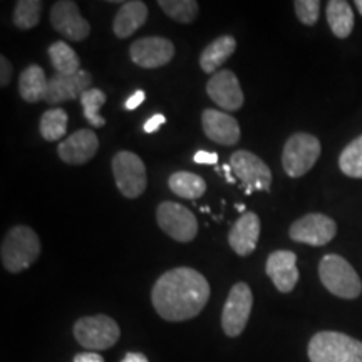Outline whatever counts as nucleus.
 Instances as JSON below:
<instances>
[{"mask_svg":"<svg viewBox=\"0 0 362 362\" xmlns=\"http://www.w3.org/2000/svg\"><path fill=\"white\" fill-rule=\"evenodd\" d=\"M106 94L103 93L101 89L90 88L89 90L81 96V104H83V111H84V117L86 121L93 126V128H103L106 124V119L99 115L101 107L106 103Z\"/></svg>","mask_w":362,"mask_h":362,"instance_id":"nucleus-27","label":"nucleus"},{"mask_svg":"<svg viewBox=\"0 0 362 362\" xmlns=\"http://www.w3.org/2000/svg\"><path fill=\"white\" fill-rule=\"evenodd\" d=\"M72 362H104L103 356L98 354V352H81V354H76L74 361Z\"/></svg>","mask_w":362,"mask_h":362,"instance_id":"nucleus-36","label":"nucleus"},{"mask_svg":"<svg viewBox=\"0 0 362 362\" xmlns=\"http://www.w3.org/2000/svg\"><path fill=\"white\" fill-rule=\"evenodd\" d=\"M90 84H93V76L83 69L72 76L54 74L47 83L44 101L54 106V104L72 101V99H81L86 90L90 89Z\"/></svg>","mask_w":362,"mask_h":362,"instance_id":"nucleus-15","label":"nucleus"},{"mask_svg":"<svg viewBox=\"0 0 362 362\" xmlns=\"http://www.w3.org/2000/svg\"><path fill=\"white\" fill-rule=\"evenodd\" d=\"M144 98H146V94H144V90H141V89L136 90L133 96H129L128 99H126L124 107H126V110L133 111V110H136V107L141 106V103L144 101Z\"/></svg>","mask_w":362,"mask_h":362,"instance_id":"nucleus-35","label":"nucleus"},{"mask_svg":"<svg viewBox=\"0 0 362 362\" xmlns=\"http://www.w3.org/2000/svg\"><path fill=\"white\" fill-rule=\"evenodd\" d=\"M160 228L176 242L188 243L197 237L198 221L188 208L175 202H163L156 210Z\"/></svg>","mask_w":362,"mask_h":362,"instance_id":"nucleus-9","label":"nucleus"},{"mask_svg":"<svg viewBox=\"0 0 362 362\" xmlns=\"http://www.w3.org/2000/svg\"><path fill=\"white\" fill-rule=\"evenodd\" d=\"M49 79L40 66L30 64L21 72L19 78V93L21 98L27 103H39L45 99Z\"/></svg>","mask_w":362,"mask_h":362,"instance_id":"nucleus-22","label":"nucleus"},{"mask_svg":"<svg viewBox=\"0 0 362 362\" xmlns=\"http://www.w3.org/2000/svg\"><path fill=\"white\" fill-rule=\"evenodd\" d=\"M47 52L49 57H51V64L54 69H56L57 74L72 76L78 74L81 71L79 56L69 44L59 40V42H54L51 47H49Z\"/></svg>","mask_w":362,"mask_h":362,"instance_id":"nucleus-25","label":"nucleus"},{"mask_svg":"<svg viewBox=\"0 0 362 362\" xmlns=\"http://www.w3.org/2000/svg\"><path fill=\"white\" fill-rule=\"evenodd\" d=\"M221 168H223V171H225L226 181H228V183H235V180H233V176H232V166L223 165V166H221Z\"/></svg>","mask_w":362,"mask_h":362,"instance_id":"nucleus-38","label":"nucleus"},{"mask_svg":"<svg viewBox=\"0 0 362 362\" xmlns=\"http://www.w3.org/2000/svg\"><path fill=\"white\" fill-rule=\"evenodd\" d=\"M237 49V40L232 35H221L216 37L214 42H210L203 49L200 56V66L203 72L206 74H216V71L220 69L223 62L228 61V57L232 56Z\"/></svg>","mask_w":362,"mask_h":362,"instance_id":"nucleus-21","label":"nucleus"},{"mask_svg":"<svg viewBox=\"0 0 362 362\" xmlns=\"http://www.w3.org/2000/svg\"><path fill=\"white\" fill-rule=\"evenodd\" d=\"M158 6L170 19L181 22V24H189L198 16V2L194 0H160Z\"/></svg>","mask_w":362,"mask_h":362,"instance_id":"nucleus-30","label":"nucleus"},{"mask_svg":"<svg viewBox=\"0 0 362 362\" xmlns=\"http://www.w3.org/2000/svg\"><path fill=\"white\" fill-rule=\"evenodd\" d=\"M99 139L93 129H79L59 143L57 153L67 165H84L96 156Z\"/></svg>","mask_w":362,"mask_h":362,"instance_id":"nucleus-17","label":"nucleus"},{"mask_svg":"<svg viewBox=\"0 0 362 362\" xmlns=\"http://www.w3.org/2000/svg\"><path fill=\"white\" fill-rule=\"evenodd\" d=\"M208 298V280L189 267L165 272L151 291L155 310L168 322H183L197 317L205 309Z\"/></svg>","mask_w":362,"mask_h":362,"instance_id":"nucleus-1","label":"nucleus"},{"mask_svg":"<svg viewBox=\"0 0 362 362\" xmlns=\"http://www.w3.org/2000/svg\"><path fill=\"white\" fill-rule=\"evenodd\" d=\"M202 124L206 138L211 141L223 146H233L238 143L240 126L232 115L216 110H205L202 115Z\"/></svg>","mask_w":362,"mask_h":362,"instance_id":"nucleus-18","label":"nucleus"},{"mask_svg":"<svg viewBox=\"0 0 362 362\" xmlns=\"http://www.w3.org/2000/svg\"><path fill=\"white\" fill-rule=\"evenodd\" d=\"M39 131L45 141H59L64 138L67 131V112L61 107L47 110L40 117Z\"/></svg>","mask_w":362,"mask_h":362,"instance_id":"nucleus-26","label":"nucleus"},{"mask_svg":"<svg viewBox=\"0 0 362 362\" xmlns=\"http://www.w3.org/2000/svg\"><path fill=\"white\" fill-rule=\"evenodd\" d=\"M51 24L59 34L72 42H81L90 33L89 22L81 16L78 4L71 0L54 4L51 8Z\"/></svg>","mask_w":362,"mask_h":362,"instance_id":"nucleus-13","label":"nucleus"},{"mask_svg":"<svg viewBox=\"0 0 362 362\" xmlns=\"http://www.w3.org/2000/svg\"><path fill=\"white\" fill-rule=\"evenodd\" d=\"M320 156V141L309 133H296L285 141L282 153L284 171L291 178H300L314 168Z\"/></svg>","mask_w":362,"mask_h":362,"instance_id":"nucleus-6","label":"nucleus"},{"mask_svg":"<svg viewBox=\"0 0 362 362\" xmlns=\"http://www.w3.org/2000/svg\"><path fill=\"white\" fill-rule=\"evenodd\" d=\"M168 187L176 197L197 200L206 192V183L202 176L189 173V171H176L170 176Z\"/></svg>","mask_w":362,"mask_h":362,"instance_id":"nucleus-24","label":"nucleus"},{"mask_svg":"<svg viewBox=\"0 0 362 362\" xmlns=\"http://www.w3.org/2000/svg\"><path fill=\"white\" fill-rule=\"evenodd\" d=\"M230 166L235 171V176L245 187V193L252 194L253 189L270 192L272 171L265 161L245 149L235 151L230 158Z\"/></svg>","mask_w":362,"mask_h":362,"instance_id":"nucleus-10","label":"nucleus"},{"mask_svg":"<svg viewBox=\"0 0 362 362\" xmlns=\"http://www.w3.org/2000/svg\"><path fill=\"white\" fill-rule=\"evenodd\" d=\"M121 362H149L148 357L141 352H128Z\"/></svg>","mask_w":362,"mask_h":362,"instance_id":"nucleus-37","label":"nucleus"},{"mask_svg":"<svg viewBox=\"0 0 362 362\" xmlns=\"http://www.w3.org/2000/svg\"><path fill=\"white\" fill-rule=\"evenodd\" d=\"M237 210L240 211V214H247V211H245V205H242V203H240V205H237Z\"/></svg>","mask_w":362,"mask_h":362,"instance_id":"nucleus-39","label":"nucleus"},{"mask_svg":"<svg viewBox=\"0 0 362 362\" xmlns=\"http://www.w3.org/2000/svg\"><path fill=\"white\" fill-rule=\"evenodd\" d=\"M260 238V218L253 211H247L235 221L228 235V243L240 257H248L257 248Z\"/></svg>","mask_w":362,"mask_h":362,"instance_id":"nucleus-19","label":"nucleus"},{"mask_svg":"<svg viewBox=\"0 0 362 362\" xmlns=\"http://www.w3.org/2000/svg\"><path fill=\"white\" fill-rule=\"evenodd\" d=\"M298 21L304 25H314L319 21L320 2L319 0H297L293 2Z\"/></svg>","mask_w":362,"mask_h":362,"instance_id":"nucleus-31","label":"nucleus"},{"mask_svg":"<svg viewBox=\"0 0 362 362\" xmlns=\"http://www.w3.org/2000/svg\"><path fill=\"white\" fill-rule=\"evenodd\" d=\"M356 7H357V11H359V13L362 16V0H356Z\"/></svg>","mask_w":362,"mask_h":362,"instance_id":"nucleus-40","label":"nucleus"},{"mask_svg":"<svg viewBox=\"0 0 362 362\" xmlns=\"http://www.w3.org/2000/svg\"><path fill=\"white\" fill-rule=\"evenodd\" d=\"M131 61L143 69H158L166 66L175 56V45L165 37H141L129 47Z\"/></svg>","mask_w":362,"mask_h":362,"instance_id":"nucleus-12","label":"nucleus"},{"mask_svg":"<svg viewBox=\"0 0 362 362\" xmlns=\"http://www.w3.org/2000/svg\"><path fill=\"white\" fill-rule=\"evenodd\" d=\"M0 72H2V74H0V86L4 88V86H7L12 79V66L4 56L0 57Z\"/></svg>","mask_w":362,"mask_h":362,"instance_id":"nucleus-33","label":"nucleus"},{"mask_svg":"<svg viewBox=\"0 0 362 362\" xmlns=\"http://www.w3.org/2000/svg\"><path fill=\"white\" fill-rule=\"evenodd\" d=\"M327 22L332 34L339 39L349 37L354 29V12L346 0H330L327 4Z\"/></svg>","mask_w":362,"mask_h":362,"instance_id":"nucleus-23","label":"nucleus"},{"mask_svg":"<svg viewBox=\"0 0 362 362\" xmlns=\"http://www.w3.org/2000/svg\"><path fill=\"white\" fill-rule=\"evenodd\" d=\"M206 93L211 101L228 112L238 111L243 106V99H245L237 76L226 69L211 76L206 84Z\"/></svg>","mask_w":362,"mask_h":362,"instance_id":"nucleus-14","label":"nucleus"},{"mask_svg":"<svg viewBox=\"0 0 362 362\" xmlns=\"http://www.w3.org/2000/svg\"><path fill=\"white\" fill-rule=\"evenodd\" d=\"M253 305V296L247 284H235L221 312V329L228 337H238L247 327Z\"/></svg>","mask_w":362,"mask_h":362,"instance_id":"nucleus-8","label":"nucleus"},{"mask_svg":"<svg viewBox=\"0 0 362 362\" xmlns=\"http://www.w3.org/2000/svg\"><path fill=\"white\" fill-rule=\"evenodd\" d=\"M319 277L324 287L336 297L352 300L362 293L361 277L354 267L336 253L322 257L319 264Z\"/></svg>","mask_w":362,"mask_h":362,"instance_id":"nucleus-4","label":"nucleus"},{"mask_svg":"<svg viewBox=\"0 0 362 362\" xmlns=\"http://www.w3.org/2000/svg\"><path fill=\"white\" fill-rule=\"evenodd\" d=\"M339 168L351 178H362V136L342 149L339 156Z\"/></svg>","mask_w":362,"mask_h":362,"instance_id":"nucleus-28","label":"nucleus"},{"mask_svg":"<svg viewBox=\"0 0 362 362\" xmlns=\"http://www.w3.org/2000/svg\"><path fill=\"white\" fill-rule=\"evenodd\" d=\"M165 123H166V117L158 112V115H153L146 123H144V131H146V133H156V131L160 129Z\"/></svg>","mask_w":362,"mask_h":362,"instance_id":"nucleus-32","label":"nucleus"},{"mask_svg":"<svg viewBox=\"0 0 362 362\" xmlns=\"http://www.w3.org/2000/svg\"><path fill=\"white\" fill-rule=\"evenodd\" d=\"M146 19V4L139 2V0H129V2H124L123 7L117 11L115 22H112V30H115L116 37L128 39L129 35H133L136 33V30L141 29Z\"/></svg>","mask_w":362,"mask_h":362,"instance_id":"nucleus-20","label":"nucleus"},{"mask_svg":"<svg viewBox=\"0 0 362 362\" xmlns=\"http://www.w3.org/2000/svg\"><path fill=\"white\" fill-rule=\"evenodd\" d=\"M40 13H42L40 0H21L13 8V24L21 30L34 29L39 24Z\"/></svg>","mask_w":362,"mask_h":362,"instance_id":"nucleus-29","label":"nucleus"},{"mask_svg":"<svg viewBox=\"0 0 362 362\" xmlns=\"http://www.w3.org/2000/svg\"><path fill=\"white\" fill-rule=\"evenodd\" d=\"M121 330L115 319L107 315H89L74 324V337L84 349L99 352L111 349L119 341Z\"/></svg>","mask_w":362,"mask_h":362,"instance_id":"nucleus-5","label":"nucleus"},{"mask_svg":"<svg viewBox=\"0 0 362 362\" xmlns=\"http://www.w3.org/2000/svg\"><path fill=\"white\" fill-rule=\"evenodd\" d=\"M337 225L330 216L322 214H309L293 221L288 235L293 242L310 247H322L336 237Z\"/></svg>","mask_w":362,"mask_h":362,"instance_id":"nucleus-11","label":"nucleus"},{"mask_svg":"<svg viewBox=\"0 0 362 362\" xmlns=\"http://www.w3.org/2000/svg\"><path fill=\"white\" fill-rule=\"evenodd\" d=\"M40 255V240L33 228L25 225L12 226L0 248L4 269L11 274H21L29 269Z\"/></svg>","mask_w":362,"mask_h":362,"instance_id":"nucleus-2","label":"nucleus"},{"mask_svg":"<svg viewBox=\"0 0 362 362\" xmlns=\"http://www.w3.org/2000/svg\"><path fill=\"white\" fill-rule=\"evenodd\" d=\"M310 362H362V342L334 330H322L310 339Z\"/></svg>","mask_w":362,"mask_h":362,"instance_id":"nucleus-3","label":"nucleus"},{"mask_svg":"<svg viewBox=\"0 0 362 362\" xmlns=\"http://www.w3.org/2000/svg\"><path fill=\"white\" fill-rule=\"evenodd\" d=\"M265 272L274 282L275 288L282 293L292 292L298 282V277H300L297 269V255L291 250H277L270 253L269 259H267Z\"/></svg>","mask_w":362,"mask_h":362,"instance_id":"nucleus-16","label":"nucleus"},{"mask_svg":"<svg viewBox=\"0 0 362 362\" xmlns=\"http://www.w3.org/2000/svg\"><path fill=\"white\" fill-rule=\"evenodd\" d=\"M111 165L121 194L126 198L141 197L148 185L146 166L141 158L131 151H119L112 158Z\"/></svg>","mask_w":362,"mask_h":362,"instance_id":"nucleus-7","label":"nucleus"},{"mask_svg":"<svg viewBox=\"0 0 362 362\" xmlns=\"http://www.w3.org/2000/svg\"><path fill=\"white\" fill-rule=\"evenodd\" d=\"M193 160L194 163H198V165H216V163H218V155L211 151H198L194 153Z\"/></svg>","mask_w":362,"mask_h":362,"instance_id":"nucleus-34","label":"nucleus"}]
</instances>
